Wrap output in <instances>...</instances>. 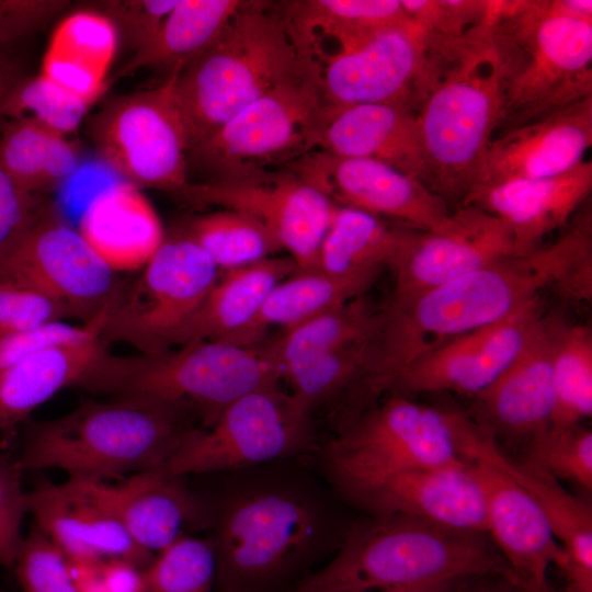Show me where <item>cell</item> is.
Here are the masks:
<instances>
[{
  "label": "cell",
  "instance_id": "cell-1",
  "mask_svg": "<svg viewBox=\"0 0 592 592\" xmlns=\"http://www.w3.org/2000/svg\"><path fill=\"white\" fill-rule=\"evenodd\" d=\"M545 288L580 303L592 291V234L581 223L556 242L510 257L383 309L372 367L363 388L375 395L413 361L441 344L496 323Z\"/></svg>",
  "mask_w": 592,
  "mask_h": 592
},
{
  "label": "cell",
  "instance_id": "cell-2",
  "mask_svg": "<svg viewBox=\"0 0 592 592\" xmlns=\"http://www.w3.org/2000/svg\"><path fill=\"white\" fill-rule=\"evenodd\" d=\"M491 20L457 38L432 41V72L417 111L429 187L464 204L503 107L501 62Z\"/></svg>",
  "mask_w": 592,
  "mask_h": 592
},
{
  "label": "cell",
  "instance_id": "cell-3",
  "mask_svg": "<svg viewBox=\"0 0 592 592\" xmlns=\"http://www.w3.org/2000/svg\"><path fill=\"white\" fill-rule=\"evenodd\" d=\"M190 409L125 396L87 401L53 420L29 422L21 469L57 468L70 478L104 481L159 469L196 428ZM200 421V420H198Z\"/></svg>",
  "mask_w": 592,
  "mask_h": 592
},
{
  "label": "cell",
  "instance_id": "cell-4",
  "mask_svg": "<svg viewBox=\"0 0 592 592\" xmlns=\"http://www.w3.org/2000/svg\"><path fill=\"white\" fill-rule=\"evenodd\" d=\"M312 65L283 1L243 0L215 43L181 70H173V96L189 151L257 99Z\"/></svg>",
  "mask_w": 592,
  "mask_h": 592
},
{
  "label": "cell",
  "instance_id": "cell-5",
  "mask_svg": "<svg viewBox=\"0 0 592 592\" xmlns=\"http://www.w3.org/2000/svg\"><path fill=\"white\" fill-rule=\"evenodd\" d=\"M482 535L401 515L373 516L354 525L331 560L293 589L366 592L482 574L512 581L504 559Z\"/></svg>",
  "mask_w": 592,
  "mask_h": 592
},
{
  "label": "cell",
  "instance_id": "cell-6",
  "mask_svg": "<svg viewBox=\"0 0 592 592\" xmlns=\"http://www.w3.org/2000/svg\"><path fill=\"white\" fill-rule=\"evenodd\" d=\"M331 519L312 491L265 482L234 494L213 540L219 592H288L330 536Z\"/></svg>",
  "mask_w": 592,
  "mask_h": 592
},
{
  "label": "cell",
  "instance_id": "cell-7",
  "mask_svg": "<svg viewBox=\"0 0 592 592\" xmlns=\"http://www.w3.org/2000/svg\"><path fill=\"white\" fill-rule=\"evenodd\" d=\"M491 33L503 77L498 134L592 95V22L560 0L498 1Z\"/></svg>",
  "mask_w": 592,
  "mask_h": 592
},
{
  "label": "cell",
  "instance_id": "cell-8",
  "mask_svg": "<svg viewBox=\"0 0 592 592\" xmlns=\"http://www.w3.org/2000/svg\"><path fill=\"white\" fill-rule=\"evenodd\" d=\"M179 346L137 355H114L106 349L77 387L182 406L207 428L238 398L281 379L267 343L201 340Z\"/></svg>",
  "mask_w": 592,
  "mask_h": 592
},
{
  "label": "cell",
  "instance_id": "cell-9",
  "mask_svg": "<svg viewBox=\"0 0 592 592\" xmlns=\"http://www.w3.org/2000/svg\"><path fill=\"white\" fill-rule=\"evenodd\" d=\"M326 104L316 65L286 79L187 152L189 173L215 181L287 166L318 150Z\"/></svg>",
  "mask_w": 592,
  "mask_h": 592
},
{
  "label": "cell",
  "instance_id": "cell-10",
  "mask_svg": "<svg viewBox=\"0 0 592 592\" xmlns=\"http://www.w3.org/2000/svg\"><path fill=\"white\" fill-rule=\"evenodd\" d=\"M464 460L453 410L400 395L350 422L323 453L331 481L352 499L398 473Z\"/></svg>",
  "mask_w": 592,
  "mask_h": 592
},
{
  "label": "cell",
  "instance_id": "cell-11",
  "mask_svg": "<svg viewBox=\"0 0 592 592\" xmlns=\"http://www.w3.org/2000/svg\"><path fill=\"white\" fill-rule=\"evenodd\" d=\"M220 273L190 238L166 237L111 307L102 341L129 344L141 354L179 346Z\"/></svg>",
  "mask_w": 592,
  "mask_h": 592
},
{
  "label": "cell",
  "instance_id": "cell-12",
  "mask_svg": "<svg viewBox=\"0 0 592 592\" xmlns=\"http://www.w3.org/2000/svg\"><path fill=\"white\" fill-rule=\"evenodd\" d=\"M311 445L310 417L275 384L238 398L209 426L194 429L159 469L183 477L239 470L304 454Z\"/></svg>",
  "mask_w": 592,
  "mask_h": 592
},
{
  "label": "cell",
  "instance_id": "cell-13",
  "mask_svg": "<svg viewBox=\"0 0 592 592\" xmlns=\"http://www.w3.org/2000/svg\"><path fill=\"white\" fill-rule=\"evenodd\" d=\"M173 80L171 71L159 87L112 99L92 117L90 135L100 158L125 181L175 197L190 180Z\"/></svg>",
  "mask_w": 592,
  "mask_h": 592
},
{
  "label": "cell",
  "instance_id": "cell-14",
  "mask_svg": "<svg viewBox=\"0 0 592 592\" xmlns=\"http://www.w3.org/2000/svg\"><path fill=\"white\" fill-rule=\"evenodd\" d=\"M312 60L328 106L403 104L417 112L431 77V38L410 21L334 42Z\"/></svg>",
  "mask_w": 592,
  "mask_h": 592
},
{
  "label": "cell",
  "instance_id": "cell-15",
  "mask_svg": "<svg viewBox=\"0 0 592 592\" xmlns=\"http://www.w3.org/2000/svg\"><path fill=\"white\" fill-rule=\"evenodd\" d=\"M0 276L42 293L83 323L111 308L125 288L50 202L0 263Z\"/></svg>",
  "mask_w": 592,
  "mask_h": 592
},
{
  "label": "cell",
  "instance_id": "cell-16",
  "mask_svg": "<svg viewBox=\"0 0 592 592\" xmlns=\"http://www.w3.org/2000/svg\"><path fill=\"white\" fill-rule=\"evenodd\" d=\"M177 198L220 206L259 220L288 251L297 271H312L337 204L287 167L191 182Z\"/></svg>",
  "mask_w": 592,
  "mask_h": 592
},
{
  "label": "cell",
  "instance_id": "cell-17",
  "mask_svg": "<svg viewBox=\"0 0 592 592\" xmlns=\"http://www.w3.org/2000/svg\"><path fill=\"white\" fill-rule=\"evenodd\" d=\"M284 167L338 205L392 218L420 232H439L451 224L445 198L386 163L316 150Z\"/></svg>",
  "mask_w": 592,
  "mask_h": 592
},
{
  "label": "cell",
  "instance_id": "cell-18",
  "mask_svg": "<svg viewBox=\"0 0 592 592\" xmlns=\"http://www.w3.org/2000/svg\"><path fill=\"white\" fill-rule=\"evenodd\" d=\"M25 509L42 531L76 563L121 559L145 568L155 556L129 536L111 502L105 481L68 478L39 482L25 493Z\"/></svg>",
  "mask_w": 592,
  "mask_h": 592
},
{
  "label": "cell",
  "instance_id": "cell-19",
  "mask_svg": "<svg viewBox=\"0 0 592 592\" xmlns=\"http://www.w3.org/2000/svg\"><path fill=\"white\" fill-rule=\"evenodd\" d=\"M542 316L539 297L496 323L456 337L418 357L388 390L400 396L447 390L476 396L510 365Z\"/></svg>",
  "mask_w": 592,
  "mask_h": 592
},
{
  "label": "cell",
  "instance_id": "cell-20",
  "mask_svg": "<svg viewBox=\"0 0 592 592\" xmlns=\"http://www.w3.org/2000/svg\"><path fill=\"white\" fill-rule=\"evenodd\" d=\"M512 255L513 239L508 226L479 206L462 205L452 213L446 229L419 234L392 271L395 287L390 303L406 301Z\"/></svg>",
  "mask_w": 592,
  "mask_h": 592
},
{
  "label": "cell",
  "instance_id": "cell-21",
  "mask_svg": "<svg viewBox=\"0 0 592 592\" xmlns=\"http://www.w3.org/2000/svg\"><path fill=\"white\" fill-rule=\"evenodd\" d=\"M480 480L490 534L511 572L512 582L544 592L548 569L559 566L565 553L534 497L490 462L467 458Z\"/></svg>",
  "mask_w": 592,
  "mask_h": 592
},
{
  "label": "cell",
  "instance_id": "cell-22",
  "mask_svg": "<svg viewBox=\"0 0 592 592\" xmlns=\"http://www.w3.org/2000/svg\"><path fill=\"white\" fill-rule=\"evenodd\" d=\"M457 444L464 458H483L511 476L538 502L565 557L558 566L570 592H592V511L551 476L527 463H517L498 446L494 435L463 412L455 414Z\"/></svg>",
  "mask_w": 592,
  "mask_h": 592
},
{
  "label": "cell",
  "instance_id": "cell-23",
  "mask_svg": "<svg viewBox=\"0 0 592 592\" xmlns=\"http://www.w3.org/2000/svg\"><path fill=\"white\" fill-rule=\"evenodd\" d=\"M591 145L592 95L494 136L470 193L505 181L563 173L583 161Z\"/></svg>",
  "mask_w": 592,
  "mask_h": 592
},
{
  "label": "cell",
  "instance_id": "cell-24",
  "mask_svg": "<svg viewBox=\"0 0 592 592\" xmlns=\"http://www.w3.org/2000/svg\"><path fill=\"white\" fill-rule=\"evenodd\" d=\"M373 516L401 515L486 533L485 497L470 460L398 473L354 498Z\"/></svg>",
  "mask_w": 592,
  "mask_h": 592
},
{
  "label": "cell",
  "instance_id": "cell-25",
  "mask_svg": "<svg viewBox=\"0 0 592 592\" xmlns=\"http://www.w3.org/2000/svg\"><path fill=\"white\" fill-rule=\"evenodd\" d=\"M558 322L542 316L510 365L488 388L474 396L476 422L493 435L500 432L533 440L550 426Z\"/></svg>",
  "mask_w": 592,
  "mask_h": 592
},
{
  "label": "cell",
  "instance_id": "cell-26",
  "mask_svg": "<svg viewBox=\"0 0 592 592\" xmlns=\"http://www.w3.org/2000/svg\"><path fill=\"white\" fill-rule=\"evenodd\" d=\"M591 190L592 163L583 160L554 177L476 189L463 205L473 204L499 217L511 231L513 255L523 257L542 248L544 238L570 219Z\"/></svg>",
  "mask_w": 592,
  "mask_h": 592
},
{
  "label": "cell",
  "instance_id": "cell-27",
  "mask_svg": "<svg viewBox=\"0 0 592 592\" xmlns=\"http://www.w3.org/2000/svg\"><path fill=\"white\" fill-rule=\"evenodd\" d=\"M318 150L376 160L429 186L417 112L408 105L328 106Z\"/></svg>",
  "mask_w": 592,
  "mask_h": 592
},
{
  "label": "cell",
  "instance_id": "cell-28",
  "mask_svg": "<svg viewBox=\"0 0 592 592\" xmlns=\"http://www.w3.org/2000/svg\"><path fill=\"white\" fill-rule=\"evenodd\" d=\"M184 478L152 469L130 475L116 485L105 482L106 493L129 536L152 556L186 535V527L206 524L210 517Z\"/></svg>",
  "mask_w": 592,
  "mask_h": 592
},
{
  "label": "cell",
  "instance_id": "cell-29",
  "mask_svg": "<svg viewBox=\"0 0 592 592\" xmlns=\"http://www.w3.org/2000/svg\"><path fill=\"white\" fill-rule=\"evenodd\" d=\"M78 230L116 272L141 269L166 238L150 202L125 180L107 185L91 198Z\"/></svg>",
  "mask_w": 592,
  "mask_h": 592
},
{
  "label": "cell",
  "instance_id": "cell-30",
  "mask_svg": "<svg viewBox=\"0 0 592 592\" xmlns=\"http://www.w3.org/2000/svg\"><path fill=\"white\" fill-rule=\"evenodd\" d=\"M118 43L115 26L100 12L70 14L53 33L41 73L92 104L109 84Z\"/></svg>",
  "mask_w": 592,
  "mask_h": 592
},
{
  "label": "cell",
  "instance_id": "cell-31",
  "mask_svg": "<svg viewBox=\"0 0 592 592\" xmlns=\"http://www.w3.org/2000/svg\"><path fill=\"white\" fill-rule=\"evenodd\" d=\"M383 271L334 275L320 270L296 271L269 294L259 314L226 342L254 345L269 329H292L322 312L365 296Z\"/></svg>",
  "mask_w": 592,
  "mask_h": 592
},
{
  "label": "cell",
  "instance_id": "cell-32",
  "mask_svg": "<svg viewBox=\"0 0 592 592\" xmlns=\"http://www.w3.org/2000/svg\"><path fill=\"white\" fill-rule=\"evenodd\" d=\"M101 335L25 357L0 372V431L23 423L41 405L64 388L78 386L106 350Z\"/></svg>",
  "mask_w": 592,
  "mask_h": 592
},
{
  "label": "cell",
  "instance_id": "cell-33",
  "mask_svg": "<svg viewBox=\"0 0 592 592\" xmlns=\"http://www.w3.org/2000/svg\"><path fill=\"white\" fill-rule=\"evenodd\" d=\"M296 271L291 257H271L221 272L180 345L201 340L228 341L253 321L272 289Z\"/></svg>",
  "mask_w": 592,
  "mask_h": 592
},
{
  "label": "cell",
  "instance_id": "cell-34",
  "mask_svg": "<svg viewBox=\"0 0 592 592\" xmlns=\"http://www.w3.org/2000/svg\"><path fill=\"white\" fill-rule=\"evenodd\" d=\"M420 231L394 227L366 212L338 205L322 239L316 270L334 275L392 271L408 254Z\"/></svg>",
  "mask_w": 592,
  "mask_h": 592
},
{
  "label": "cell",
  "instance_id": "cell-35",
  "mask_svg": "<svg viewBox=\"0 0 592 592\" xmlns=\"http://www.w3.org/2000/svg\"><path fill=\"white\" fill-rule=\"evenodd\" d=\"M242 2L178 0L156 36L135 52L111 82L146 67L181 70L215 43Z\"/></svg>",
  "mask_w": 592,
  "mask_h": 592
},
{
  "label": "cell",
  "instance_id": "cell-36",
  "mask_svg": "<svg viewBox=\"0 0 592 592\" xmlns=\"http://www.w3.org/2000/svg\"><path fill=\"white\" fill-rule=\"evenodd\" d=\"M80 164L65 135L30 121H9L0 137V166L23 190L42 195L68 180Z\"/></svg>",
  "mask_w": 592,
  "mask_h": 592
},
{
  "label": "cell",
  "instance_id": "cell-37",
  "mask_svg": "<svg viewBox=\"0 0 592 592\" xmlns=\"http://www.w3.org/2000/svg\"><path fill=\"white\" fill-rule=\"evenodd\" d=\"M382 322L383 309L361 296L284 331L267 344L283 378L310 358L376 337Z\"/></svg>",
  "mask_w": 592,
  "mask_h": 592
},
{
  "label": "cell",
  "instance_id": "cell-38",
  "mask_svg": "<svg viewBox=\"0 0 592 592\" xmlns=\"http://www.w3.org/2000/svg\"><path fill=\"white\" fill-rule=\"evenodd\" d=\"M283 4L307 54L325 41L340 42L411 21L400 0H303Z\"/></svg>",
  "mask_w": 592,
  "mask_h": 592
},
{
  "label": "cell",
  "instance_id": "cell-39",
  "mask_svg": "<svg viewBox=\"0 0 592 592\" xmlns=\"http://www.w3.org/2000/svg\"><path fill=\"white\" fill-rule=\"evenodd\" d=\"M179 232L194 241L220 272L257 263L283 250L259 220L234 209L197 215Z\"/></svg>",
  "mask_w": 592,
  "mask_h": 592
},
{
  "label": "cell",
  "instance_id": "cell-40",
  "mask_svg": "<svg viewBox=\"0 0 592 592\" xmlns=\"http://www.w3.org/2000/svg\"><path fill=\"white\" fill-rule=\"evenodd\" d=\"M378 335V334H377ZM377 335L310 358L284 376L297 409L309 415L315 408L367 377Z\"/></svg>",
  "mask_w": 592,
  "mask_h": 592
},
{
  "label": "cell",
  "instance_id": "cell-41",
  "mask_svg": "<svg viewBox=\"0 0 592 592\" xmlns=\"http://www.w3.org/2000/svg\"><path fill=\"white\" fill-rule=\"evenodd\" d=\"M554 426H574L592 414V333L587 326H557L553 363Z\"/></svg>",
  "mask_w": 592,
  "mask_h": 592
},
{
  "label": "cell",
  "instance_id": "cell-42",
  "mask_svg": "<svg viewBox=\"0 0 592 592\" xmlns=\"http://www.w3.org/2000/svg\"><path fill=\"white\" fill-rule=\"evenodd\" d=\"M90 105L39 73L15 83L4 101L2 115L10 121H30L66 136L78 128Z\"/></svg>",
  "mask_w": 592,
  "mask_h": 592
},
{
  "label": "cell",
  "instance_id": "cell-43",
  "mask_svg": "<svg viewBox=\"0 0 592 592\" xmlns=\"http://www.w3.org/2000/svg\"><path fill=\"white\" fill-rule=\"evenodd\" d=\"M216 570L213 542L184 535L143 569L145 592H210Z\"/></svg>",
  "mask_w": 592,
  "mask_h": 592
},
{
  "label": "cell",
  "instance_id": "cell-44",
  "mask_svg": "<svg viewBox=\"0 0 592 592\" xmlns=\"http://www.w3.org/2000/svg\"><path fill=\"white\" fill-rule=\"evenodd\" d=\"M555 479L592 489V433L588 429L554 426L531 440L525 462Z\"/></svg>",
  "mask_w": 592,
  "mask_h": 592
},
{
  "label": "cell",
  "instance_id": "cell-45",
  "mask_svg": "<svg viewBox=\"0 0 592 592\" xmlns=\"http://www.w3.org/2000/svg\"><path fill=\"white\" fill-rule=\"evenodd\" d=\"M13 569L23 592H78L70 559L36 526L23 537Z\"/></svg>",
  "mask_w": 592,
  "mask_h": 592
},
{
  "label": "cell",
  "instance_id": "cell-46",
  "mask_svg": "<svg viewBox=\"0 0 592 592\" xmlns=\"http://www.w3.org/2000/svg\"><path fill=\"white\" fill-rule=\"evenodd\" d=\"M411 19L428 35L457 38L488 22L497 1L490 0H400Z\"/></svg>",
  "mask_w": 592,
  "mask_h": 592
},
{
  "label": "cell",
  "instance_id": "cell-47",
  "mask_svg": "<svg viewBox=\"0 0 592 592\" xmlns=\"http://www.w3.org/2000/svg\"><path fill=\"white\" fill-rule=\"evenodd\" d=\"M110 309L80 326L55 320L0 337V372L39 352L79 344L101 335Z\"/></svg>",
  "mask_w": 592,
  "mask_h": 592
},
{
  "label": "cell",
  "instance_id": "cell-48",
  "mask_svg": "<svg viewBox=\"0 0 592 592\" xmlns=\"http://www.w3.org/2000/svg\"><path fill=\"white\" fill-rule=\"evenodd\" d=\"M65 319V310L47 296L0 276V337Z\"/></svg>",
  "mask_w": 592,
  "mask_h": 592
},
{
  "label": "cell",
  "instance_id": "cell-49",
  "mask_svg": "<svg viewBox=\"0 0 592 592\" xmlns=\"http://www.w3.org/2000/svg\"><path fill=\"white\" fill-rule=\"evenodd\" d=\"M177 2L178 0H107L98 5L99 12L115 26L118 38L136 52L156 36Z\"/></svg>",
  "mask_w": 592,
  "mask_h": 592
},
{
  "label": "cell",
  "instance_id": "cell-50",
  "mask_svg": "<svg viewBox=\"0 0 592 592\" xmlns=\"http://www.w3.org/2000/svg\"><path fill=\"white\" fill-rule=\"evenodd\" d=\"M21 469L16 458L0 453V565L13 568L22 543L21 524L25 509Z\"/></svg>",
  "mask_w": 592,
  "mask_h": 592
},
{
  "label": "cell",
  "instance_id": "cell-51",
  "mask_svg": "<svg viewBox=\"0 0 592 592\" xmlns=\"http://www.w3.org/2000/svg\"><path fill=\"white\" fill-rule=\"evenodd\" d=\"M49 203L20 187L0 166V263L20 242Z\"/></svg>",
  "mask_w": 592,
  "mask_h": 592
},
{
  "label": "cell",
  "instance_id": "cell-52",
  "mask_svg": "<svg viewBox=\"0 0 592 592\" xmlns=\"http://www.w3.org/2000/svg\"><path fill=\"white\" fill-rule=\"evenodd\" d=\"M68 5L65 0H0V49L42 29Z\"/></svg>",
  "mask_w": 592,
  "mask_h": 592
},
{
  "label": "cell",
  "instance_id": "cell-53",
  "mask_svg": "<svg viewBox=\"0 0 592 592\" xmlns=\"http://www.w3.org/2000/svg\"><path fill=\"white\" fill-rule=\"evenodd\" d=\"M78 592H145L141 583L130 574L113 570L100 572L99 565L71 562Z\"/></svg>",
  "mask_w": 592,
  "mask_h": 592
},
{
  "label": "cell",
  "instance_id": "cell-54",
  "mask_svg": "<svg viewBox=\"0 0 592 592\" xmlns=\"http://www.w3.org/2000/svg\"><path fill=\"white\" fill-rule=\"evenodd\" d=\"M21 78L16 67L0 49V119L3 118L4 101Z\"/></svg>",
  "mask_w": 592,
  "mask_h": 592
},
{
  "label": "cell",
  "instance_id": "cell-55",
  "mask_svg": "<svg viewBox=\"0 0 592 592\" xmlns=\"http://www.w3.org/2000/svg\"><path fill=\"white\" fill-rule=\"evenodd\" d=\"M454 582H443L428 585H415V587H402V588H392L378 591H366V592H448L449 588ZM288 592H315V591H300L292 589Z\"/></svg>",
  "mask_w": 592,
  "mask_h": 592
},
{
  "label": "cell",
  "instance_id": "cell-56",
  "mask_svg": "<svg viewBox=\"0 0 592 592\" xmlns=\"http://www.w3.org/2000/svg\"><path fill=\"white\" fill-rule=\"evenodd\" d=\"M0 592H4V591H0Z\"/></svg>",
  "mask_w": 592,
  "mask_h": 592
}]
</instances>
